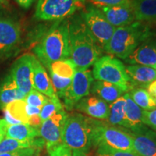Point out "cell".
Listing matches in <instances>:
<instances>
[{"label":"cell","instance_id":"6da1fadb","mask_svg":"<svg viewBox=\"0 0 156 156\" xmlns=\"http://www.w3.org/2000/svg\"><path fill=\"white\" fill-rule=\"evenodd\" d=\"M70 58L76 69H87L101 57L103 49L87 28L81 12L69 19Z\"/></svg>","mask_w":156,"mask_h":156},{"label":"cell","instance_id":"7a4b0ae2","mask_svg":"<svg viewBox=\"0 0 156 156\" xmlns=\"http://www.w3.org/2000/svg\"><path fill=\"white\" fill-rule=\"evenodd\" d=\"M155 33L149 25L135 21L126 26L116 28L110 41L103 48L111 55L125 59L142 43L153 38Z\"/></svg>","mask_w":156,"mask_h":156},{"label":"cell","instance_id":"3957f363","mask_svg":"<svg viewBox=\"0 0 156 156\" xmlns=\"http://www.w3.org/2000/svg\"><path fill=\"white\" fill-rule=\"evenodd\" d=\"M35 53L46 67L52 62L69 58V19L56 21L35 48Z\"/></svg>","mask_w":156,"mask_h":156},{"label":"cell","instance_id":"277c9868","mask_svg":"<svg viewBox=\"0 0 156 156\" xmlns=\"http://www.w3.org/2000/svg\"><path fill=\"white\" fill-rule=\"evenodd\" d=\"M96 122L80 114L67 116L62 132L64 145L86 154L93 145V132Z\"/></svg>","mask_w":156,"mask_h":156},{"label":"cell","instance_id":"5b68a950","mask_svg":"<svg viewBox=\"0 0 156 156\" xmlns=\"http://www.w3.org/2000/svg\"><path fill=\"white\" fill-rule=\"evenodd\" d=\"M93 145L112 151L135 152L132 134L97 120L93 132Z\"/></svg>","mask_w":156,"mask_h":156},{"label":"cell","instance_id":"8992f818","mask_svg":"<svg viewBox=\"0 0 156 156\" xmlns=\"http://www.w3.org/2000/svg\"><path fill=\"white\" fill-rule=\"evenodd\" d=\"M93 78L112 83L124 93L132 89L125 66L118 58L111 56H101L93 64Z\"/></svg>","mask_w":156,"mask_h":156},{"label":"cell","instance_id":"52a82bcc","mask_svg":"<svg viewBox=\"0 0 156 156\" xmlns=\"http://www.w3.org/2000/svg\"><path fill=\"white\" fill-rule=\"evenodd\" d=\"M86 0H38L35 16L42 20L58 21L85 8Z\"/></svg>","mask_w":156,"mask_h":156},{"label":"cell","instance_id":"ba28073f","mask_svg":"<svg viewBox=\"0 0 156 156\" xmlns=\"http://www.w3.org/2000/svg\"><path fill=\"white\" fill-rule=\"evenodd\" d=\"M80 12L90 33L103 49L110 41L116 28L109 23L100 9L94 6L90 5Z\"/></svg>","mask_w":156,"mask_h":156},{"label":"cell","instance_id":"9c48e42d","mask_svg":"<svg viewBox=\"0 0 156 156\" xmlns=\"http://www.w3.org/2000/svg\"><path fill=\"white\" fill-rule=\"evenodd\" d=\"M94 81L92 71L90 69H76L71 85L67 94L62 99L67 110H72L84 97L90 94V87Z\"/></svg>","mask_w":156,"mask_h":156},{"label":"cell","instance_id":"30bf717a","mask_svg":"<svg viewBox=\"0 0 156 156\" xmlns=\"http://www.w3.org/2000/svg\"><path fill=\"white\" fill-rule=\"evenodd\" d=\"M67 116L65 111L62 109L42 122L39 127V134L44 140L47 151L63 144L62 132Z\"/></svg>","mask_w":156,"mask_h":156},{"label":"cell","instance_id":"8fae6325","mask_svg":"<svg viewBox=\"0 0 156 156\" xmlns=\"http://www.w3.org/2000/svg\"><path fill=\"white\" fill-rule=\"evenodd\" d=\"M33 58L34 56L30 54L21 56L13 64L9 73L17 86L26 95L34 89L33 85Z\"/></svg>","mask_w":156,"mask_h":156},{"label":"cell","instance_id":"7c38bea8","mask_svg":"<svg viewBox=\"0 0 156 156\" xmlns=\"http://www.w3.org/2000/svg\"><path fill=\"white\" fill-rule=\"evenodd\" d=\"M20 36L18 23L10 18L0 17V53H7L16 47Z\"/></svg>","mask_w":156,"mask_h":156},{"label":"cell","instance_id":"4fadbf2b","mask_svg":"<svg viewBox=\"0 0 156 156\" xmlns=\"http://www.w3.org/2000/svg\"><path fill=\"white\" fill-rule=\"evenodd\" d=\"M98 9L109 23L115 28L126 26L135 22V16L132 2L124 5L102 7Z\"/></svg>","mask_w":156,"mask_h":156},{"label":"cell","instance_id":"5bb4252c","mask_svg":"<svg viewBox=\"0 0 156 156\" xmlns=\"http://www.w3.org/2000/svg\"><path fill=\"white\" fill-rule=\"evenodd\" d=\"M124 61L129 64H140L155 68L156 66V40L151 38L142 43Z\"/></svg>","mask_w":156,"mask_h":156},{"label":"cell","instance_id":"9a60e30c","mask_svg":"<svg viewBox=\"0 0 156 156\" xmlns=\"http://www.w3.org/2000/svg\"><path fill=\"white\" fill-rule=\"evenodd\" d=\"M75 108L78 112L97 119H108L109 116V105L95 96L83 98L77 103Z\"/></svg>","mask_w":156,"mask_h":156},{"label":"cell","instance_id":"2e32d148","mask_svg":"<svg viewBox=\"0 0 156 156\" xmlns=\"http://www.w3.org/2000/svg\"><path fill=\"white\" fill-rule=\"evenodd\" d=\"M33 85L35 90L50 98L57 97L46 69L34 56L33 58Z\"/></svg>","mask_w":156,"mask_h":156},{"label":"cell","instance_id":"e0dca14e","mask_svg":"<svg viewBox=\"0 0 156 156\" xmlns=\"http://www.w3.org/2000/svg\"><path fill=\"white\" fill-rule=\"evenodd\" d=\"M125 69L129 77L132 89L134 87L146 88L150 83L156 80L154 68L140 64H129L126 66Z\"/></svg>","mask_w":156,"mask_h":156},{"label":"cell","instance_id":"ac0fdd59","mask_svg":"<svg viewBox=\"0 0 156 156\" xmlns=\"http://www.w3.org/2000/svg\"><path fill=\"white\" fill-rule=\"evenodd\" d=\"M134 148L141 156H156V133L147 128L132 134Z\"/></svg>","mask_w":156,"mask_h":156},{"label":"cell","instance_id":"d6986e66","mask_svg":"<svg viewBox=\"0 0 156 156\" xmlns=\"http://www.w3.org/2000/svg\"><path fill=\"white\" fill-rule=\"evenodd\" d=\"M25 97L26 95L19 89L9 74L0 82V109L4 111L9 103L25 100Z\"/></svg>","mask_w":156,"mask_h":156},{"label":"cell","instance_id":"ffe728a7","mask_svg":"<svg viewBox=\"0 0 156 156\" xmlns=\"http://www.w3.org/2000/svg\"><path fill=\"white\" fill-rule=\"evenodd\" d=\"M126 100L125 114L126 128L131 129L134 133H137L147 128L142 123V112L130 96L129 93H126L124 95Z\"/></svg>","mask_w":156,"mask_h":156},{"label":"cell","instance_id":"44dd1931","mask_svg":"<svg viewBox=\"0 0 156 156\" xmlns=\"http://www.w3.org/2000/svg\"><path fill=\"white\" fill-rule=\"evenodd\" d=\"M90 92L94 96L99 98L108 104H112L116 99L122 96L124 93L119 87L108 82L101 80L93 82Z\"/></svg>","mask_w":156,"mask_h":156},{"label":"cell","instance_id":"7402d4cb","mask_svg":"<svg viewBox=\"0 0 156 156\" xmlns=\"http://www.w3.org/2000/svg\"><path fill=\"white\" fill-rule=\"evenodd\" d=\"M132 6L136 21H156V0H132Z\"/></svg>","mask_w":156,"mask_h":156},{"label":"cell","instance_id":"603a6c76","mask_svg":"<svg viewBox=\"0 0 156 156\" xmlns=\"http://www.w3.org/2000/svg\"><path fill=\"white\" fill-rule=\"evenodd\" d=\"M39 129L31 126L28 124L20 123L17 124L8 125L6 132V137L20 141L32 140L39 137Z\"/></svg>","mask_w":156,"mask_h":156},{"label":"cell","instance_id":"cb8c5ba5","mask_svg":"<svg viewBox=\"0 0 156 156\" xmlns=\"http://www.w3.org/2000/svg\"><path fill=\"white\" fill-rule=\"evenodd\" d=\"M45 145L44 140L41 137H36L32 140L20 141V140L5 137L0 142V154L9 153L25 148H39L42 149Z\"/></svg>","mask_w":156,"mask_h":156},{"label":"cell","instance_id":"d4e9b609","mask_svg":"<svg viewBox=\"0 0 156 156\" xmlns=\"http://www.w3.org/2000/svg\"><path fill=\"white\" fill-rule=\"evenodd\" d=\"M125 105L126 100L124 95L109 105V116L107 120L111 124L126 128Z\"/></svg>","mask_w":156,"mask_h":156},{"label":"cell","instance_id":"484cf974","mask_svg":"<svg viewBox=\"0 0 156 156\" xmlns=\"http://www.w3.org/2000/svg\"><path fill=\"white\" fill-rule=\"evenodd\" d=\"M130 96L134 102L144 111L156 109V99L148 93L147 90L142 87H134L130 90Z\"/></svg>","mask_w":156,"mask_h":156},{"label":"cell","instance_id":"4316f807","mask_svg":"<svg viewBox=\"0 0 156 156\" xmlns=\"http://www.w3.org/2000/svg\"><path fill=\"white\" fill-rule=\"evenodd\" d=\"M47 68L49 73L62 78H73L76 71L75 64L70 58L52 62L48 64Z\"/></svg>","mask_w":156,"mask_h":156},{"label":"cell","instance_id":"83f0119b","mask_svg":"<svg viewBox=\"0 0 156 156\" xmlns=\"http://www.w3.org/2000/svg\"><path fill=\"white\" fill-rule=\"evenodd\" d=\"M26 105L25 100L15 101L9 103L5 110L15 119L19 121L20 123L28 124L29 116L26 112Z\"/></svg>","mask_w":156,"mask_h":156},{"label":"cell","instance_id":"f1b7e54d","mask_svg":"<svg viewBox=\"0 0 156 156\" xmlns=\"http://www.w3.org/2000/svg\"><path fill=\"white\" fill-rule=\"evenodd\" d=\"M49 75L56 96L63 99L71 85L73 78H62L52 73H49Z\"/></svg>","mask_w":156,"mask_h":156},{"label":"cell","instance_id":"f546056e","mask_svg":"<svg viewBox=\"0 0 156 156\" xmlns=\"http://www.w3.org/2000/svg\"><path fill=\"white\" fill-rule=\"evenodd\" d=\"M64 109L62 103L58 97L49 98L48 102L42 107L39 116L42 122L46 120L58 111Z\"/></svg>","mask_w":156,"mask_h":156},{"label":"cell","instance_id":"4dcf8cb0","mask_svg":"<svg viewBox=\"0 0 156 156\" xmlns=\"http://www.w3.org/2000/svg\"><path fill=\"white\" fill-rule=\"evenodd\" d=\"M48 99H49L48 97L38 92L36 90L33 89L28 94H27L25 101L27 104L30 105V106L41 108L48 102Z\"/></svg>","mask_w":156,"mask_h":156},{"label":"cell","instance_id":"1f68e13d","mask_svg":"<svg viewBox=\"0 0 156 156\" xmlns=\"http://www.w3.org/2000/svg\"><path fill=\"white\" fill-rule=\"evenodd\" d=\"M48 156H87L83 152L69 148L64 144L48 150Z\"/></svg>","mask_w":156,"mask_h":156},{"label":"cell","instance_id":"d6a6232c","mask_svg":"<svg viewBox=\"0 0 156 156\" xmlns=\"http://www.w3.org/2000/svg\"><path fill=\"white\" fill-rule=\"evenodd\" d=\"M91 5L95 7H114V6L124 5L132 2V0H88Z\"/></svg>","mask_w":156,"mask_h":156},{"label":"cell","instance_id":"836d02e7","mask_svg":"<svg viewBox=\"0 0 156 156\" xmlns=\"http://www.w3.org/2000/svg\"><path fill=\"white\" fill-rule=\"evenodd\" d=\"M41 149L39 148H25L9 153L0 154V156H38Z\"/></svg>","mask_w":156,"mask_h":156},{"label":"cell","instance_id":"e575fe53","mask_svg":"<svg viewBox=\"0 0 156 156\" xmlns=\"http://www.w3.org/2000/svg\"><path fill=\"white\" fill-rule=\"evenodd\" d=\"M97 156H141L136 152L112 151L108 149L98 148Z\"/></svg>","mask_w":156,"mask_h":156},{"label":"cell","instance_id":"d590c367","mask_svg":"<svg viewBox=\"0 0 156 156\" xmlns=\"http://www.w3.org/2000/svg\"><path fill=\"white\" fill-rule=\"evenodd\" d=\"M142 123L156 132V109L142 112Z\"/></svg>","mask_w":156,"mask_h":156},{"label":"cell","instance_id":"8d00e7d4","mask_svg":"<svg viewBox=\"0 0 156 156\" xmlns=\"http://www.w3.org/2000/svg\"><path fill=\"white\" fill-rule=\"evenodd\" d=\"M41 123L42 121L41 119V117L39 115H34V116H31L29 117L28 124L31 126L39 129Z\"/></svg>","mask_w":156,"mask_h":156},{"label":"cell","instance_id":"74e56055","mask_svg":"<svg viewBox=\"0 0 156 156\" xmlns=\"http://www.w3.org/2000/svg\"><path fill=\"white\" fill-rule=\"evenodd\" d=\"M9 124L5 119H0V142L6 137V132Z\"/></svg>","mask_w":156,"mask_h":156},{"label":"cell","instance_id":"f35d334b","mask_svg":"<svg viewBox=\"0 0 156 156\" xmlns=\"http://www.w3.org/2000/svg\"><path fill=\"white\" fill-rule=\"evenodd\" d=\"M41 109V108H38V107L30 106V105H28V104L26 105V112L29 117L31 116H34V115L40 114Z\"/></svg>","mask_w":156,"mask_h":156},{"label":"cell","instance_id":"ab89813d","mask_svg":"<svg viewBox=\"0 0 156 156\" xmlns=\"http://www.w3.org/2000/svg\"><path fill=\"white\" fill-rule=\"evenodd\" d=\"M146 88H147V91L148 93H149L153 98L156 99V80L152 82L151 83H150Z\"/></svg>","mask_w":156,"mask_h":156},{"label":"cell","instance_id":"60d3db41","mask_svg":"<svg viewBox=\"0 0 156 156\" xmlns=\"http://www.w3.org/2000/svg\"><path fill=\"white\" fill-rule=\"evenodd\" d=\"M4 113H5V120L7 122V124H9V125H12V124H20V122L19 121H17L15 119H13L10 115L9 114V113L7 112V111L4 110Z\"/></svg>","mask_w":156,"mask_h":156},{"label":"cell","instance_id":"b9f144b4","mask_svg":"<svg viewBox=\"0 0 156 156\" xmlns=\"http://www.w3.org/2000/svg\"><path fill=\"white\" fill-rule=\"evenodd\" d=\"M35 0H16V2L19 4L20 6L23 8H29Z\"/></svg>","mask_w":156,"mask_h":156},{"label":"cell","instance_id":"7bdbcfd3","mask_svg":"<svg viewBox=\"0 0 156 156\" xmlns=\"http://www.w3.org/2000/svg\"><path fill=\"white\" fill-rule=\"evenodd\" d=\"M0 5H2L5 8H7L9 6V0H0Z\"/></svg>","mask_w":156,"mask_h":156},{"label":"cell","instance_id":"ee69618b","mask_svg":"<svg viewBox=\"0 0 156 156\" xmlns=\"http://www.w3.org/2000/svg\"><path fill=\"white\" fill-rule=\"evenodd\" d=\"M5 9H6V8H5V7H4L2 5H0V15H1L2 13H3V12L5 11Z\"/></svg>","mask_w":156,"mask_h":156},{"label":"cell","instance_id":"f6af8a7d","mask_svg":"<svg viewBox=\"0 0 156 156\" xmlns=\"http://www.w3.org/2000/svg\"><path fill=\"white\" fill-rule=\"evenodd\" d=\"M154 69H155V73H156V66H155V67L154 68Z\"/></svg>","mask_w":156,"mask_h":156},{"label":"cell","instance_id":"bcb514c9","mask_svg":"<svg viewBox=\"0 0 156 156\" xmlns=\"http://www.w3.org/2000/svg\"><path fill=\"white\" fill-rule=\"evenodd\" d=\"M46 156H47V155H46Z\"/></svg>","mask_w":156,"mask_h":156}]
</instances>
